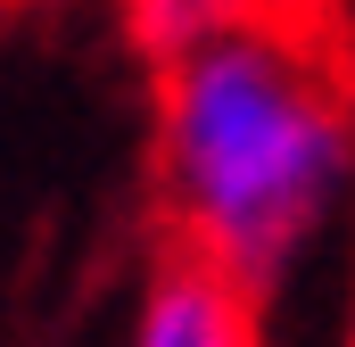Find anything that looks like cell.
Wrapping results in <instances>:
<instances>
[{"mask_svg":"<svg viewBox=\"0 0 355 347\" xmlns=\"http://www.w3.org/2000/svg\"><path fill=\"white\" fill-rule=\"evenodd\" d=\"M166 248L281 289L355 182V75L322 17H248L149 58Z\"/></svg>","mask_w":355,"mask_h":347,"instance_id":"6da1fadb","label":"cell"},{"mask_svg":"<svg viewBox=\"0 0 355 347\" xmlns=\"http://www.w3.org/2000/svg\"><path fill=\"white\" fill-rule=\"evenodd\" d=\"M265 298H248L232 273L182 257L157 240V264L141 273V298H132V339L124 347H265L257 323Z\"/></svg>","mask_w":355,"mask_h":347,"instance_id":"7a4b0ae2","label":"cell"},{"mask_svg":"<svg viewBox=\"0 0 355 347\" xmlns=\"http://www.w3.org/2000/svg\"><path fill=\"white\" fill-rule=\"evenodd\" d=\"M248 17H322V0H124V25L149 58H166L215 25H248Z\"/></svg>","mask_w":355,"mask_h":347,"instance_id":"3957f363","label":"cell"}]
</instances>
